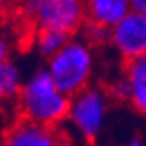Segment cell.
<instances>
[{
  "instance_id": "6da1fadb",
  "label": "cell",
  "mask_w": 146,
  "mask_h": 146,
  "mask_svg": "<svg viewBox=\"0 0 146 146\" xmlns=\"http://www.w3.org/2000/svg\"><path fill=\"white\" fill-rule=\"evenodd\" d=\"M70 99L54 84L47 70H35L25 80L16 104L19 118L58 129L68 118Z\"/></svg>"
},
{
  "instance_id": "7a4b0ae2",
  "label": "cell",
  "mask_w": 146,
  "mask_h": 146,
  "mask_svg": "<svg viewBox=\"0 0 146 146\" xmlns=\"http://www.w3.org/2000/svg\"><path fill=\"white\" fill-rule=\"evenodd\" d=\"M54 80L68 98L77 96L89 87L94 71V54L87 40L68 38L63 49L49 59L47 68Z\"/></svg>"
},
{
  "instance_id": "3957f363",
  "label": "cell",
  "mask_w": 146,
  "mask_h": 146,
  "mask_svg": "<svg viewBox=\"0 0 146 146\" xmlns=\"http://www.w3.org/2000/svg\"><path fill=\"white\" fill-rule=\"evenodd\" d=\"M23 14L35 30L75 33L87 21L84 0H23Z\"/></svg>"
},
{
  "instance_id": "277c9868",
  "label": "cell",
  "mask_w": 146,
  "mask_h": 146,
  "mask_svg": "<svg viewBox=\"0 0 146 146\" xmlns=\"http://www.w3.org/2000/svg\"><path fill=\"white\" fill-rule=\"evenodd\" d=\"M110 96L99 87H87L70 99L68 122L84 141L96 139L108 118Z\"/></svg>"
},
{
  "instance_id": "5b68a950",
  "label": "cell",
  "mask_w": 146,
  "mask_h": 146,
  "mask_svg": "<svg viewBox=\"0 0 146 146\" xmlns=\"http://www.w3.org/2000/svg\"><path fill=\"white\" fill-rule=\"evenodd\" d=\"M110 44L125 61L146 56V16L131 11L111 28Z\"/></svg>"
},
{
  "instance_id": "8992f818",
  "label": "cell",
  "mask_w": 146,
  "mask_h": 146,
  "mask_svg": "<svg viewBox=\"0 0 146 146\" xmlns=\"http://www.w3.org/2000/svg\"><path fill=\"white\" fill-rule=\"evenodd\" d=\"M59 137L61 132L54 127L19 118L4 132L0 146H56Z\"/></svg>"
},
{
  "instance_id": "52a82bcc",
  "label": "cell",
  "mask_w": 146,
  "mask_h": 146,
  "mask_svg": "<svg viewBox=\"0 0 146 146\" xmlns=\"http://www.w3.org/2000/svg\"><path fill=\"white\" fill-rule=\"evenodd\" d=\"M123 80L127 84V101L137 113L146 115V56L127 61Z\"/></svg>"
},
{
  "instance_id": "ba28073f",
  "label": "cell",
  "mask_w": 146,
  "mask_h": 146,
  "mask_svg": "<svg viewBox=\"0 0 146 146\" xmlns=\"http://www.w3.org/2000/svg\"><path fill=\"white\" fill-rule=\"evenodd\" d=\"M87 19L111 30L131 12V0H84Z\"/></svg>"
},
{
  "instance_id": "9c48e42d",
  "label": "cell",
  "mask_w": 146,
  "mask_h": 146,
  "mask_svg": "<svg viewBox=\"0 0 146 146\" xmlns=\"http://www.w3.org/2000/svg\"><path fill=\"white\" fill-rule=\"evenodd\" d=\"M23 84V73L14 61L5 59L0 63V101H17Z\"/></svg>"
},
{
  "instance_id": "30bf717a",
  "label": "cell",
  "mask_w": 146,
  "mask_h": 146,
  "mask_svg": "<svg viewBox=\"0 0 146 146\" xmlns=\"http://www.w3.org/2000/svg\"><path fill=\"white\" fill-rule=\"evenodd\" d=\"M70 36L59 31H52V30H35V35L31 38V45L36 50V54L50 59L54 54H58L63 45L68 42Z\"/></svg>"
},
{
  "instance_id": "8fae6325",
  "label": "cell",
  "mask_w": 146,
  "mask_h": 146,
  "mask_svg": "<svg viewBox=\"0 0 146 146\" xmlns=\"http://www.w3.org/2000/svg\"><path fill=\"white\" fill-rule=\"evenodd\" d=\"M110 28L103 26V25H98V23H92V21H85L84 25V33H85V38L87 42L90 44H104V42H110Z\"/></svg>"
},
{
  "instance_id": "7c38bea8",
  "label": "cell",
  "mask_w": 146,
  "mask_h": 146,
  "mask_svg": "<svg viewBox=\"0 0 146 146\" xmlns=\"http://www.w3.org/2000/svg\"><path fill=\"white\" fill-rule=\"evenodd\" d=\"M108 96H110V98H115V99H120V101H122V99L127 101V96H129V94H127V84H125L123 77L110 85V89H108Z\"/></svg>"
},
{
  "instance_id": "4fadbf2b",
  "label": "cell",
  "mask_w": 146,
  "mask_h": 146,
  "mask_svg": "<svg viewBox=\"0 0 146 146\" xmlns=\"http://www.w3.org/2000/svg\"><path fill=\"white\" fill-rule=\"evenodd\" d=\"M9 54H11V42L9 38L0 31V63L9 59Z\"/></svg>"
},
{
  "instance_id": "5bb4252c",
  "label": "cell",
  "mask_w": 146,
  "mask_h": 146,
  "mask_svg": "<svg viewBox=\"0 0 146 146\" xmlns=\"http://www.w3.org/2000/svg\"><path fill=\"white\" fill-rule=\"evenodd\" d=\"M131 11L146 16V0H131Z\"/></svg>"
},
{
  "instance_id": "9a60e30c",
  "label": "cell",
  "mask_w": 146,
  "mask_h": 146,
  "mask_svg": "<svg viewBox=\"0 0 146 146\" xmlns=\"http://www.w3.org/2000/svg\"><path fill=\"white\" fill-rule=\"evenodd\" d=\"M56 146H80L75 139H71V137H68V136H63L61 134V137H59V141H58V144Z\"/></svg>"
},
{
  "instance_id": "2e32d148",
  "label": "cell",
  "mask_w": 146,
  "mask_h": 146,
  "mask_svg": "<svg viewBox=\"0 0 146 146\" xmlns=\"http://www.w3.org/2000/svg\"><path fill=\"white\" fill-rule=\"evenodd\" d=\"M125 146H144V144H143L139 139H132V141H129V143H127Z\"/></svg>"
}]
</instances>
